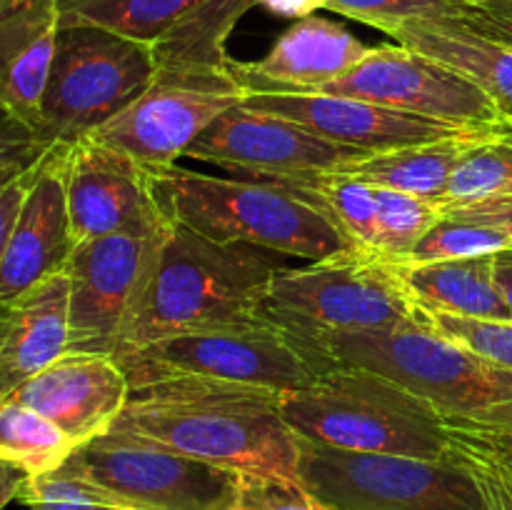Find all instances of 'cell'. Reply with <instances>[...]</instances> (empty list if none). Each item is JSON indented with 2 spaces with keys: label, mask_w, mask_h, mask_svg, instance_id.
<instances>
[{
  "label": "cell",
  "mask_w": 512,
  "mask_h": 510,
  "mask_svg": "<svg viewBox=\"0 0 512 510\" xmlns=\"http://www.w3.org/2000/svg\"><path fill=\"white\" fill-rule=\"evenodd\" d=\"M430 325L455 343L475 350L483 358L512 370V323L510 320H478L425 310Z\"/></svg>",
  "instance_id": "obj_34"
},
{
  "label": "cell",
  "mask_w": 512,
  "mask_h": 510,
  "mask_svg": "<svg viewBox=\"0 0 512 510\" xmlns=\"http://www.w3.org/2000/svg\"><path fill=\"white\" fill-rule=\"evenodd\" d=\"M48 148L38 130L0 108V183L33 168Z\"/></svg>",
  "instance_id": "obj_36"
},
{
  "label": "cell",
  "mask_w": 512,
  "mask_h": 510,
  "mask_svg": "<svg viewBox=\"0 0 512 510\" xmlns=\"http://www.w3.org/2000/svg\"><path fill=\"white\" fill-rule=\"evenodd\" d=\"M468 15L460 23L483 38L512 48V0H465Z\"/></svg>",
  "instance_id": "obj_37"
},
{
  "label": "cell",
  "mask_w": 512,
  "mask_h": 510,
  "mask_svg": "<svg viewBox=\"0 0 512 510\" xmlns=\"http://www.w3.org/2000/svg\"><path fill=\"white\" fill-rule=\"evenodd\" d=\"M185 155L263 180H300L340 173L370 153L325 140L293 120L238 103L220 115Z\"/></svg>",
  "instance_id": "obj_14"
},
{
  "label": "cell",
  "mask_w": 512,
  "mask_h": 510,
  "mask_svg": "<svg viewBox=\"0 0 512 510\" xmlns=\"http://www.w3.org/2000/svg\"><path fill=\"white\" fill-rule=\"evenodd\" d=\"M33 168L20 173L18 178L0 185V263H3V255H5V248H8V240H10V233H13L15 220H18L20 205H23L25 193H28L30 188V180H33Z\"/></svg>",
  "instance_id": "obj_38"
},
{
  "label": "cell",
  "mask_w": 512,
  "mask_h": 510,
  "mask_svg": "<svg viewBox=\"0 0 512 510\" xmlns=\"http://www.w3.org/2000/svg\"><path fill=\"white\" fill-rule=\"evenodd\" d=\"M243 105L288 118L325 140L370 155L480 130L330 93H250L243 98Z\"/></svg>",
  "instance_id": "obj_16"
},
{
  "label": "cell",
  "mask_w": 512,
  "mask_h": 510,
  "mask_svg": "<svg viewBox=\"0 0 512 510\" xmlns=\"http://www.w3.org/2000/svg\"><path fill=\"white\" fill-rule=\"evenodd\" d=\"M443 215H453V218L493 225V228L503 230V233L512 240V195H508V198L483 200V203H473V205H460V208H448L443 210Z\"/></svg>",
  "instance_id": "obj_39"
},
{
  "label": "cell",
  "mask_w": 512,
  "mask_h": 510,
  "mask_svg": "<svg viewBox=\"0 0 512 510\" xmlns=\"http://www.w3.org/2000/svg\"><path fill=\"white\" fill-rule=\"evenodd\" d=\"M495 280H498L500 293H503L505 303H508L512 323V250L495 255Z\"/></svg>",
  "instance_id": "obj_42"
},
{
  "label": "cell",
  "mask_w": 512,
  "mask_h": 510,
  "mask_svg": "<svg viewBox=\"0 0 512 510\" xmlns=\"http://www.w3.org/2000/svg\"><path fill=\"white\" fill-rule=\"evenodd\" d=\"M5 183H8V180H5ZM0 185H3V183H0Z\"/></svg>",
  "instance_id": "obj_44"
},
{
  "label": "cell",
  "mask_w": 512,
  "mask_h": 510,
  "mask_svg": "<svg viewBox=\"0 0 512 510\" xmlns=\"http://www.w3.org/2000/svg\"><path fill=\"white\" fill-rule=\"evenodd\" d=\"M280 405L290 428L310 443L425 460L448 453L450 420L373 370L340 365L313 388L283 393Z\"/></svg>",
  "instance_id": "obj_5"
},
{
  "label": "cell",
  "mask_w": 512,
  "mask_h": 510,
  "mask_svg": "<svg viewBox=\"0 0 512 510\" xmlns=\"http://www.w3.org/2000/svg\"><path fill=\"white\" fill-rule=\"evenodd\" d=\"M368 45L338 23L310 15L295 20L268 55L253 63L230 60L235 80L250 93H320L368 55Z\"/></svg>",
  "instance_id": "obj_19"
},
{
  "label": "cell",
  "mask_w": 512,
  "mask_h": 510,
  "mask_svg": "<svg viewBox=\"0 0 512 510\" xmlns=\"http://www.w3.org/2000/svg\"><path fill=\"white\" fill-rule=\"evenodd\" d=\"M230 510H330L298 480L240 473L238 495Z\"/></svg>",
  "instance_id": "obj_35"
},
{
  "label": "cell",
  "mask_w": 512,
  "mask_h": 510,
  "mask_svg": "<svg viewBox=\"0 0 512 510\" xmlns=\"http://www.w3.org/2000/svg\"><path fill=\"white\" fill-rule=\"evenodd\" d=\"M315 343L340 365L373 370L403 385L453 423L512 433V370L438 333L428 315Z\"/></svg>",
  "instance_id": "obj_3"
},
{
  "label": "cell",
  "mask_w": 512,
  "mask_h": 510,
  "mask_svg": "<svg viewBox=\"0 0 512 510\" xmlns=\"http://www.w3.org/2000/svg\"><path fill=\"white\" fill-rule=\"evenodd\" d=\"M280 395L193 375L148 380L130 385L128 403L110 430L233 473L298 480L300 435L285 420Z\"/></svg>",
  "instance_id": "obj_1"
},
{
  "label": "cell",
  "mask_w": 512,
  "mask_h": 510,
  "mask_svg": "<svg viewBox=\"0 0 512 510\" xmlns=\"http://www.w3.org/2000/svg\"><path fill=\"white\" fill-rule=\"evenodd\" d=\"M285 268V255L245 243H215L170 218L163 248L113 355L170 335L258 318L270 283Z\"/></svg>",
  "instance_id": "obj_2"
},
{
  "label": "cell",
  "mask_w": 512,
  "mask_h": 510,
  "mask_svg": "<svg viewBox=\"0 0 512 510\" xmlns=\"http://www.w3.org/2000/svg\"><path fill=\"white\" fill-rule=\"evenodd\" d=\"M78 443L45 415L18 400L0 403V458L23 468L30 478L63 468Z\"/></svg>",
  "instance_id": "obj_28"
},
{
  "label": "cell",
  "mask_w": 512,
  "mask_h": 510,
  "mask_svg": "<svg viewBox=\"0 0 512 510\" xmlns=\"http://www.w3.org/2000/svg\"><path fill=\"white\" fill-rule=\"evenodd\" d=\"M58 28V0H0V108L35 130Z\"/></svg>",
  "instance_id": "obj_21"
},
{
  "label": "cell",
  "mask_w": 512,
  "mask_h": 510,
  "mask_svg": "<svg viewBox=\"0 0 512 510\" xmlns=\"http://www.w3.org/2000/svg\"><path fill=\"white\" fill-rule=\"evenodd\" d=\"M155 80L153 45L95 25H60L38 133L73 145L98 133Z\"/></svg>",
  "instance_id": "obj_7"
},
{
  "label": "cell",
  "mask_w": 512,
  "mask_h": 510,
  "mask_svg": "<svg viewBox=\"0 0 512 510\" xmlns=\"http://www.w3.org/2000/svg\"><path fill=\"white\" fill-rule=\"evenodd\" d=\"M18 500L30 510H135L108 490L65 473L63 468L30 478Z\"/></svg>",
  "instance_id": "obj_32"
},
{
  "label": "cell",
  "mask_w": 512,
  "mask_h": 510,
  "mask_svg": "<svg viewBox=\"0 0 512 510\" xmlns=\"http://www.w3.org/2000/svg\"><path fill=\"white\" fill-rule=\"evenodd\" d=\"M375 188V213H378V250L385 263L400 260L440 218V203L420 195L400 193L390 188Z\"/></svg>",
  "instance_id": "obj_30"
},
{
  "label": "cell",
  "mask_w": 512,
  "mask_h": 510,
  "mask_svg": "<svg viewBox=\"0 0 512 510\" xmlns=\"http://www.w3.org/2000/svg\"><path fill=\"white\" fill-rule=\"evenodd\" d=\"M68 213L75 245L128 228H158L170 218L155 195L153 173L98 135L68 148Z\"/></svg>",
  "instance_id": "obj_15"
},
{
  "label": "cell",
  "mask_w": 512,
  "mask_h": 510,
  "mask_svg": "<svg viewBox=\"0 0 512 510\" xmlns=\"http://www.w3.org/2000/svg\"><path fill=\"white\" fill-rule=\"evenodd\" d=\"M488 133L490 128L468 130V133L448 135V138L430 140V143L365 155L363 160H355L340 173L353 175V178L378 185V188L400 190V193L420 195V198L440 203L460 155L473 148L478 140L488 138Z\"/></svg>",
  "instance_id": "obj_24"
},
{
  "label": "cell",
  "mask_w": 512,
  "mask_h": 510,
  "mask_svg": "<svg viewBox=\"0 0 512 510\" xmlns=\"http://www.w3.org/2000/svg\"><path fill=\"white\" fill-rule=\"evenodd\" d=\"M443 460L460 465L478 488L485 510H512V433L450 420Z\"/></svg>",
  "instance_id": "obj_26"
},
{
  "label": "cell",
  "mask_w": 512,
  "mask_h": 510,
  "mask_svg": "<svg viewBox=\"0 0 512 510\" xmlns=\"http://www.w3.org/2000/svg\"><path fill=\"white\" fill-rule=\"evenodd\" d=\"M70 280L58 273L0 305V403L68 353Z\"/></svg>",
  "instance_id": "obj_20"
},
{
  "label": "cell",
  "mask_w": 512,
  "mask_h": 510,
  "mask_svg": "<svg viewBox=\"0 0 512 510\" xmlns=\"http://www.w3.org/2000/svg\"><path fill=\"white\" fill-rule=\"evenodd\" d=\"M130 385L158 378L230 380L258 388L305 390L340 368L333 355L268 315L170 335L118 355Z\"/></svg>",
  "instance_id": "obj_6"
},
{
  "label": "cell",
  "mask_w": 512,
  "mask_h": 510,
  "mask_svg": "<svg viewBox=\"0 0 512 510\" xmlns=\"http://www.w3.org/2000/svg\"><path fill=\"white\" fill-rule=\"evenodd\" d=\"M490 130H493L495 138L505 140V143H512V123H498V125H493Z\"/></svg>",
  "instance_id": "obj_43"
},
{
  "label": "cell",
  "mask_w": 512,
  "mask_h": 510,
  "mask_svg": "<svg viewBox=\"0 0 512 510\" xmlns=\"http://www.w3.org/2000/svg\"><path fill=\"white\" fill-rule=\"evenodd\" d=\"M320 93L348 95L465 128L500 123V110L478 83L400 43L370 48L348 75Z\"/></svg>",
  "instance_id": "obj_13"
},
{
  "label": "cell",
  "mask_w": 512,
  "mask_h": 510,
  "mask_svg": "<svg viewBox=\"0 0 512 510\" xmlns=\"http://www.w3.org/2000/svg\"><path fill=\"white\" fill-rule=\"evenodd\" d=\"M298 480L330 510H485L460 465L390 453H353L300 438Z\"/></svg>",
  "instance_id": "obj_9"
},
{
  "label": "cell",
  "mask_w": 512,
  "mask_h": 510,
  "mask_svg": "<svg viewBox=\"0 0 512 510\" xmlns=\"http://www.w3.org/2000/svg\"><path fill=\"white\" fill-rule=\"evenodd\" d=\"M512 250V240L493 225L443 215L408 253L393 263H435V260L478 258Z\"/></svg>",
  "instance_id": "obj_31"
},
{
  "label": "cell",
  "mask_w": 512,
  "mask_h": 510,
  "mask_svg": "<svg viewBox=\"0 0 512 510\" xmlns=\"http://www.w3.org/2000/svg\"><path fill=\"white\" fill-rule=\"evenodd\" d=\"M400 45L450 65L478 83L500 110V123H512V48L465 28L460 20H408L388 30Z\"/></svg>",
  "instance_id": "obj_22"
},
{
  "label": "cell",
  "mask_w": 512,
  "mask_h": 510,
  "mask_svg": "<svg viewBox=\"0 0 512 510\" xmlns=\"http://www.w3.org/2000/svg\"><path fill=\"white\" fill-rule=\"evenodd\" d=\"M170 218L158 228H128L75 245L70 280L68 353L113 355L163 248Z\"/></svg>",
  "instance_id": "obj_11"
},
{
  "label": "cell",
  "mask_w": 512,
  "mask_h": 510,
  "mask_svg": "<svg viewBox=\"0 0 512 510\" xmlns=\"http://www.w3.org/2000/svg\"><path fill=\"white\" fill-rule=\"evenodd\" d=\"M28 480L30 475L25 473L23 468L0 458V510H3L10 500L20 498V493H23Z\"/></svg>",
  "instance_id": "obj_41"
},
{
  "label": "cell",
  "mask_w": 512,
  "mask_h": 510,
  "mask_svg": "<svg viewBox=\"0 0 512 510\" xmlns=\"http://www.w3.org/2000/svg\"><path fill=\"white\" fill-rule=\"evenodd\" d=\"M508 195H512V143L495 138L490 130L488 138L478 140L460 155L448 178L440 208H460Z\"/></svg>",
  "instance_id": "obj_29"
},
{
  "label": "cell",
  "mask_w": 512,
  "mask_h": 510,
  "mask_svg": "<svg viewBox=\"0 0 512 510\" xmlns=\"http://www.w3.org/2000/svg\"><path fill=\"white\" fill-rule=\"evenodd\" d=\"M390 265L423 310L460 318L510 320L508 303L495 280V255Z\"/></svg>",
  "instance_id": "obj_23"
},
{
  "label": "cell",
  "mask_w": 512,
  "mask_h": 510,
  "mask_svg": "<svg viewBox=\"0 0 512 510\" xmlns=\"http://www.w3.org/2000/svg\"><path fill=\"white\" fill-rule=\"evenodd\" d=\"M63 470L135 510H230L240 485V473L113 430L78 445Z\"/></svg>",
  "instance_id": "obj_10"
},
{
  "label": "cell",
  "mask_w": 512,
  "mask_h": 510,
  "mask_svg": "<svg viewBox=\"0 0 512 510\" xmlns=\"http://www.w3.org/2000/svg\"><path fill=\"white\" fill-rule=\"evenodd\" d=\"M258 5L280 15V18L303 20L318 13L320 8H328V0H258Z\"/></svg>",
  "instance_id": "obj_40"
},
{
  "label": "cell",
  "mask_w": 512,
  "mask_h": 510,
  "mask_svg": "<svg viewBox=\"0 0 512 510\" xmlns=\"http://www.w3.org/2000/svg\"><path fill=\"white\" fill-rule=\"evenodd\" d=\"M165 213L215 243H245L310 263L360 253L305 195L278 180H235L173 165L153 173Z\"/></svg>",
  "instance_id": "obj_4"
},
{
  "label": "cell",
  "mask_w": 512,
  "mask_h": 510,
  "mask_svg": "<svg viewBox=\"0 0 512 510\" xmlns=\"http://www.w3.org/2000/svg\"><path fill=\"white\" fill-rule=\"evenodd\" d=\"M68 148L65 143H53L35 163L33 180L0 263V305L13 303L68 268L75 250L65 185Z\"/></svg>",
  "instance_id": "obj_17"
},
{
  "label": "cell",
  "mask_w": 512,
  "mask_h": 510,
  "mask_svg": "<svg viewBox=\"0 0 512 510\" xmlns=\"http://www.w3.org/2000/svg\"><path fill=\"white\" fill-rule=\"evenodd\" d=\"M128 395L130 380L115 355L65 353L10 398L38 410L83 445L113 428Z\"/></svg>",
  "instance_id": "obj_18"
},
{
  "label": "cell",
  "mask_w": 512,
  "mask_h": 510,
  "mask_svg": "<svg viewBox=\"0 0 512 510\" xmlns=\"http://www.w3.org/2000/svg\"><path fill=\"white\" fill-rule=\"evenodd\" d=\"M208 0H58L60 25H95L125 38L150 43Z\"/></svg>",
  "instance_id": "obj_25"
},
{
  "label": "cell",
  "mask_w": 512,
  "mask_h": 510,
  "mask_svg": "<svg viewBox=\"0 0 512 510\" xmlns=\"http://www.w3.org/2000/svg\"><path fill=\"white\" fill-rule=\"evenodd\" d=\"M328 10L388 33L408 20H465V0H328Z\"/></svg>",
  "instance_id": "obj_33"
},
{
  "label": "cell",
  "mask_w": 512,
  "mask_h": 510,
  "mask_svg": "<svg viewBox=\"0 0 512 510\" xmlns=\"http://www.w3.org/2000/svg\"><path fill=\"white\" fill-rule=\"evenodd\" d=\"M318 205L335 223V228L360 253L375 255L378 250V213L375 188L365 180L345 173H325L300 180H278Z\"/></svg>",
  "instance_id": "obj_27"
},
{
  "label": "cell",
  "mask_w": 512,
  "mask_h": 510,
  "mask_svg": "<svg viewBox=\"0 0 512 510\" xmlns=\"http://www.w3.org/2000/svg\"><path fill=\"white\" fill-rule=\"evenodd\" d=\"M263 313L315 343L320 338L383 330L425 318L393 265L348 253L303 268H285L270 283Z\"/></svg>",
  "instance_id": "obj_8"
},
{
  "label": "cell",
  "mask_w": 512,
  "mask_h": 510,
  "mask_svg": "<svg viewBox=\"0 0 512 510\" xmlns=\"http://www.w3.org/2000/svg\"><path fill=\"white\" fill-rule=\"evenodd\" d=\"M243 98L233 70L225 75L155 73L153 85L93 135L158 173L178 165L190 145Z\"/></svg>",
  "instance_id": "obj_12"
}]
</instances>
